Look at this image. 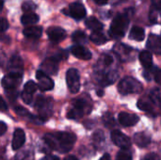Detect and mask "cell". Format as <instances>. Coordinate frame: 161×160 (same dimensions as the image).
I'll return each instance as SVG.
<instances>
[{
    "label": "cell",
    "mask_w": 161,
    "mask_h": 160,
    "mask_svg": "<svg viewBox=\"0 0 161 160\" xmlns=\"http://www.w3.org/2000/svg\"><path fill=\"white\" fill-rule=\"evenodd\" d=\"M25 141V132L18 128L14 131L13 134V139H12V149L13 150H18L20 149Z\"/></svg>",
    "instance_id": "19"
},
{
    "label": "cell",
    "mask_w": 161,
    "mask_h": 160,
    "mask_svg": "<svg viewBox=\"0 0 161 160\" xmlns=\"http://www.w3.org/2000/svg\"><path fill=\"white\" fill-rule=\"evenodd\" d=\"M24 35L28 38V39H39L42 34V28L41 26H29V27H25L23 31Z\"/></svg>",
    "instance_id": "21"
},
{
    "label": "cell",
    "mask_w": 161,
    "mask_h": 160,
    "mask_svg": "<svg viewBox=\"0 0 161 160\" xmlns=\"http://www.w3.org/2000/svg\"><path fill=\"white\" fill-rule=\"evenodd\" d=\"M92 141L94 146L98 149L101 148V146L104 145L105 143V134L101 130H97L93 133L92 135Z\"/></svg>",
    "instance_id": "27"
},
{
    "label": "cell",
    "mask_w": 161,
    "mask_h": 160,
    "mask_svg": "<svg viewBox=\"0 0 161 160\" xmlns=\"http://www.w3.org/2000/svg\"><path fill=\"white\" fill-rule=\"evenodd\" d=\"M37 8V5L33 2V1H25L22 5V9L25 12V13H29V12H33L35 9Z\"/></svg>",
    "instance_id": "32"
},
{
    "label": "cell",
    "mask_w": 161,
    "mask_h": 160,
    "mask_svg": "<svg viewBox=\"0 0 161 160\" xmlns=\"http://www.w3.org/2000/svg\"><path fill=\"white\" fill-rule=\"evenodd\" d=\"M155 79L158 83L160 82V71H159V69H158L156 74H155Z\"/></svg>",
    "instance_id": "43"
},
{
    "label": "cell",
    "mask_w": 161,
    "mask_h": 160,
    "mask_svg": "<svg viewBox=\"0 0 161 160\" xmlns=\"http://www.w3.org/2000/svg\"><path fill=\"white\" fill-rule=\"evenodd\" d=\"M7 131V125L5 123L0 122V136H2Z\"/></svg>",
    "instance_id": "41"
},
{
    "label": "cell",
    "mask_w": 161,
    "mask_h": 160,
    "mask_svg": "<svg viewBox=\"0 0 161 160\" xmlns=\"http://www.w3.org/2000/svg\"><path fill=\"white\" fill-rule=\"evenodd\" d=\"M129 25V18L125 14H118L112 21L110 25V34L114 38H122L125 36Z\"/></svg>",
    "instance_id": "4"
},
{
    "label": "cell",
    "mask_w": 161,
    "mask_h": 160,
    "mask_svg": "<svg viewBox=\"0 0 161 160\" xmlns=\"http://www.w3.org/2000/svg\"><path fill=\"white\" fill-rule=\"evenodd\" d=\"M8 28V22L5 19L0 17V32H4Z\"/></svg>",
    "instance_id": "37"
},
{
    "label": "cell",
    "mask_w": 161,
    "mask_h": 160,
    "mask_svg": "<svg viewBox=\"0 0 161 160\" xmlns=\"http://www.w3.org/2000/svg\"><path fill=\"white\" fill-rule=\"evenodd\" d=\"M15 111L19 114V115H21V116H30V114H29V112L25 109V108H22V107H18V108H15Z\"/></svg>",
    "instance_id": "38"
},
{
    "label": "cell",
    "mask_w": 161,
    "mask_h": 160,
    "mask_svg": "<svg viewBox=\"0 0 161 160\" xmlns=\"http://www.w3.org/2000/svg\"><path fill=\"white\" fill-rule=\"evenodd\" d=\"M140 60L142 65L145 68V70L153 67V58L152 54L149 51H142L140 54Z\"/></svg>",
    "instance_id": "24"
},
{
    "label": "cell",
    "mask_w": 161,
    "mask_h": 160,
    "mask_svg": "<svg viewBox=\"0 0 161 160\" xmlns=\"http://www.w3.org/2000/svg\"><path fill=\"white\" fill-rule=\"evenodd\" d=\"M71 52H72V54H73L75 58H79V59L89 60V59L92 58V53H91L86 47H84V46H82V45L76 44V45L73 46V47L71 48Z\"/></svg>",
    "instance_id": "17"
},
{
    "label": "cell",
    "mask_w": 161,
    "mask_h": 160,
    "mask_svg": "<svg viewBox=\"0 0 161 160\" xmlns=\"http://www.w3.org/2000/svg\"><path fill=\"white\" fill-rule=\"evenodd\" d=\"M116 160H132V154L129 149H122L118 153Z\"/></svg>",
    "instance_id": "34"
},
{
    "label": "cell",
    "mask_w": 161,
    "mask_h": 160,
    "mask_svg": "<svg viewBox=\"0 0 161 160\" xmlns=\"http://www.w3.org/2000/svg\"><path fill=\"white\" fill-rule=\"evenodd\" d=\"M150 100L154 105H160V90L158 88L152 91L150 94Z\"/></svg>",
    "instance_id": "33"
},
{
    "label": "cell",
    "mask_w": 161,
    "mask_h": 160,
    "mask_svg": "<svg viewBox=\"0 0 161 160\" xmlns=\"http://www.w3.org/2000/svg\"><path fill=\"white\" fill-rule=\"evenodd\" d=\"M137 106L141 110L143 111H152L154 108V104L150 99H142L138 102Z\"/></svg>",
    "instance_id": "29"
},
{
    "label": "cell",
    "mask_w": 161,
    "mask_h": 160,
    "mask_svg": "<svg viewBox=\"0 0 161 160\" xmlns=\"http://www.w3.org/2000/svg\"><path fill=\"white\" fill-rule=\"evenodd\" d=\"M22 75L17 74H8L2 79V86L6 90H15L22 82Z\"/></svg>",
    "instance_id": "8"
},
{
    "label": "cell",
    "mask_w": 161,
    "mask_h": 160,
    "mask_svg": "<svg viewBox=\"0 0 161 160\" xmlns=\"http://www.w3.org/2000/svg\"><path fill=\"white\" fill-rule=\"evenodd\" d=\"M8 109V106L6 104V102L4 101V99L0 96V110L1 111H6Z\"/></svg>",
    "instance_id": "40"
},
{
    "label": "cell",
    "mask_w": 161,
    "mask_h": 160,
    "mask_svg": "<svg viewBox=\"0 0 161 160\" xmlns=\"http://www.w3.org/2000/svg\"><path fill=\"white\" fill-rule=\"evenodd\" d=\"M47 35L53 42H59L66 38V31L59 26H51L47 29Z\"/></svg>",
    "instance_id": "13"
},
{
    "label": "cell",
    "mask_w": 161,
    "mask_h": 160,
    "mask_svg": "<svg viewBox=\"0 0 161 160\" xmlns=\"http://www.w3.org/2000/svg\"><path fill=\"white\" fill-rule=\"evenodd\" d=\"M23 71H24V63L22 58L19 56H13L8 62V73L23 74Z\"/></svg>",
    "instance_id": "15"
},
{
    "label": "cell",
    "mask_w": 161,
    "mask_h": 160,
    "mask_svg": "<svg viewBox=\"0 0 161 160\" xmlns=\"http://www.w3.org/2000/svg\"><path fill=\"white\" fill-rule=\"evenodd\" d=\"M118 91L123 95H127L131 93H140L142 91V85L136 78L131 76H126L120 81L118 85Z\"/></svg>",
    "instance_id": "5"
},
{
    "label": "cell",
    "mask_w": 161,
    "mask_h": 160,
    "mask_svg": "<svg viewBox=\"0 0 161 160\" xmlns=\"http://www.w3.org/2000/svg\"><path fill=\"white\" fill-rule=\"evenodd\" d=\"M21 22L24 25H31L39 22V16L34 12L25 13L21 18Z\"/></svg>",
    "instance_id": "26"
},
{
    "label": "cell",
    "mask_w": 161,
    "mask_h": 160,
    "mask_svg": "<svg viewBox=\"0 0 161 160\" xmlns=\"http://www.w3.org/2000/svg\"><path fill=\"white\" fill-rule=\"evenodd\" d=\"M64 160H78L75 157H74V156H69V157H67Z\"/></svg>",
    "instance_id": "46"
},
{
    "label": "cell",
    "mask_w": 161,
    "mask_h": 160,
    "mask_svg": "<svg viewBox=\"0 0 161 160\" xmlns=\"http://www.w3.org/2000/svg\"><path fill=\"white\" fill-rule=\"evenodd\" d=\"M3 7H4V0H0V11L2 10Z\"/></svg>",
    "instance_id": "47"
},
{
    "label": "cell",
    "mask_w": 161,
    "mask_h": 160,
    "mask_svg": "<svg viewBox=\"0 0 161 160\" xmlns=\"http://www.w3.org/2000/svg\"><path fill=\"white\" fill-rule=\"evenodd\" d=\"M72 38H73V41L75 42L78 43V45H81L82 43H85L87 41V36L81 30H77V31L74 32Z\"/></svg>",
    "instance_id": "30"
},
{
    "label": "cell",
    "mask_w": 161,
    "mask_h": 160,
    "mask_svg": "<svg viewBox=\"0 0 161 160\" xmlns=\"http://www.w3.org/2000/svg\"><path fill=\"white\" fill-rule=\"evenodd\" d=\"M0 160H3V159H2V158H1V157H0Z\"/></svg>",
    "instance_id": "48"
},
{
    "label": "cell",
    "mask_w": 161,
    "mask_h": 160,
    "mask_svg": "<svg viewBox=\"0 0 161 160\" xmlns=\"http://www.w3.org/2000/svg\"><path fill=\"white\" fill-rule=\"evenodd\" d=\"M118 120H119V123L123 126L129 127V126L135 125L140 121V118L136 114H132V113L130 114L127 112H121L119 114Z\"/></svg>",
    "instance_id": "14"
},
{
    "label": "cell",
    "mask_w": 161,
    "mask_h": 160,
    "mask_svg": "<svg viewBox=\"0 0 161 160\" xmlns=\"http://www.w3.org/2000/svg\"><path fill=\"white\" fill-rule=\"evenodd\" d=\"M92 105L90 98H86L84 96L75 99L73 102V106L71 110L68 112V118L77 120L82 118L85 114H89L92 111Z\"/></svg>",
    "instance_id": "3"
},
{
    "label": "cell",
    "mask_w": 161,
    "mask_h": 160,
    "mask_svg": "<svg viewBox=\"0 0 161 160\" xmlns=\"http://www.w3.org/2000/svg\"><path fill=\"white\" fill-rule=\"evenodd\" d=\"M42 160H59V158H58V157H55V156H51V155H49V156H46V157H42Z\"/></svg>",
    "instance_id": "42"
},
{
    "label": "cell",
    "mask_w": 161,
    "mask_h": 160,
    "mask_svg": "<svg viewBox=\"0 0 161 160\" xmlns=\"http://www.w3.org/2000/svg\"><path fill=\"white\" fill-rule=\"evenodd\" d=\"M37 84L33 81H28L24 88V91L22 92V99L25 104H30L32 102L33 94L37 90Z\"/></svg>",
    "instance_id": "16"
},
{
    "label": "cell",
    "mask_w": 161,
    "mask_h": 160,
    "mask_svg": "<svg viewBox=\"0 0 161 160\" xmlns=\"http://www.w3.org/2000/svg\"><path fill=\"white\" fill-rule=\"evenodd\" d=\"M35 108L38 111L41 122L47 120L53 112V104L50 99L43 96H39L35 103Z\"/></svg>",
    "instance_id": "6"
},
{
    "label": "cell",
    "mask_w": 161,
    "mask_h": 160,
    "mask_svg": "<svg viewBox=\"0 0 161 160\" xmlns=\"http://www.w3.org/2000/svg\"><path fill=\"white\" fill-rule=\"evenodd\" d=\"M58 69V58L56 57L46 58L41 65V70L45 74H56Z\"/></svg>",
    "instance_id": "9"
},
{
    "label": "cell",
    "mask_w": 161,
    "mask_h": 160,
    "mask_svg": "<svg viewBox=\"0 0 161 160\" xmlns=\"http://www.w3.org/2000/svg\"><path fill=\"white\" fill-rule=\"evenodd\" d=\"M129 38L134 40V41H142L144 40L145 38V32H144V29L142 28L141 26H133L131 28V31H130V34H129Z\"/></svg>",
    "instance_id": "25"
},
{
    "label": "cell",
    "mask_w": 161,
    "mask_h": 160,
    "mask_svg": "<svg viewBox=\"0 0 161 160\" xmlns=\"http://www.w3.org/2000/svg\"><path fill=\"white\" fill-rule=\"evenodd\" d=\"M64 13H68L69 16L73 17L75 20H80L83 19L86 16V8L85 7L79 3V2H74L72 4H70L69 8H68V12H64Z\"/></svg>",
    "instance_id": "11"
},
{
    "label": "cell",
    "mask_w": 161,
    "mask_h": 160,
    "mask_svg": "<svg viewBox=\"0 0 161 160\" xmlns=\"http://www.w3.org/2000/svg\"><path fill=\"white\" fill-rule=\"evenodd\" d=\"M114 50L117 54V56L124 59V60H126V59H129L130 58V54H132L133 52V49L128 47L127 45H125V44H117L115 45L114 47Z\"/></svg>",
    "instance_id": "20"
},
{
    "label": "cell",
    "mask_w": 161,
    "mask_h": 160,
    "mask_svg": "<svg viewBox=\"0 0 161 160\" xmlns=\"http://www.w3.org/2000/svg\"><path fill=\"white\" fill-rule=\"evenodd\" d=\"M147 47L154 53L159 55L161 53L160 37L156 34H150L147 41Z\"/></svg>",
    "instance_id": "18"
},
{
    "label": "cell",
    "mask_w": 161,
    "mask_h": 160,
    "mask_svg": "<svg viewBox=\"0 0 161 160\" xmlns=\"http://www.w3.org/2000/svg\"><path fill=\"white\" fill-rule=\"evenodd\" d=\"M91 41L95 43V44H104L107 42L108 39L107 37L101 32V31H96V32H92L91 34V37H90Z\"/></svg>",
    "instance_id": "28"
},
{
    "label": "cell",
    "mask_w": 161,
    "mask_h": 160,
    "mask_svg": "<svg viewBox=\"0 0 161 160\" xmlns=\"http://www.w3.org/2000/svg\"><path fill=\"white\" fill-rule=\"evenodd\" d=\"M103 120H104V124L108 127H111V126H113L115 124L114 119H113V117H112V115L110 113H106V115L104 116Z\"/></svg>",
    "instance_id": "36"
},
{
    "label": "cell",
    "mask_w": 161,
    "mask_h": 160,
    "mask_svg": "<svg viewBox=\"0 0 161 160\" xmlns=\"http://www.w3.org/2000/svg\"><path fill=\"white\" fill-rule=\"evenodd\" d=\"M111 140L115 145L119 146L122 149H129L131 146V141L129 138L124 133H122L121 131H118V130L112 131Z\"/></svg>",
    "instance_id": "10"
},
{
    "label": "cell",
    "mask_w": 161,
    "mask_h": 160,
    "mask_svg": "<svg viewBox=\"0 0 161 160\" xmlns=\"http://www.w3.org/2000/svg\"><path fill=\"white\" fill-rule=\"evenodd\" d=\"M100 160H110V156H109L108 154H105V155L100 158Z\"/></svg>",
    "instance_id": "45"
},
{
    "label": "cell",
    "mask_w": 161,
    "mask_h": 160,
    "mask_svg": "<svg viewBox=\"0 0 161 160\" xmlns=\"http://www.w3.org/2000/svg\"><path fill=\"white\" fill-rule=\"evenodd\" d=\"M159 10L160 9H158L155 7H152L151 8V10H150V21H151L152 24H157V22H158V16L159 14Z\"/></svg>",
    "instance_id": "35"
},
{
    "label": "cell",
    "mask_w": 161,
    "mask_h": 160,
    "mask_svg": "<svg viewBox=\"0 0 161 160\" xmlns=\"http://www.w3.org/2000/svg\"><path fill=\"white\" fill-rule=\"evenodd\" d=\"M85 25H87V27L91 30H92L93 32H96V31H101L103 29V24L95 17H89L86 22H85Z\"/></svg>",
    "instance_id": "23"
},
{
    "label": "cell",
    "mask_w": 161,
    "mask_h": 160,
    "mask_svg": "<svg viewBox=\"0 0 161 160\" xmlns=\"http://www.w3.org/2000/svg\"><path fill=\"white\" fill-rule=\"evenodd\" d=\"M15 160H34V154L29 150H25L16 155Z\"/></svg>",
    "instance_id": "31"
},
{
    "label": "cell",
    "mask_w": 161,
    "mask_h": 160,
    "mask_svg": "<svg viewBox=\"0 0 161 160\" xmlns=\"http://www.w3.org/2000/svg\"><path fill=\"white\" fill-rule=\"evenodd\" d=\"M66 82L69 91L72 93H76L80 90V76L76 69H69L66 74Z\"/></svg>",
    "instance_id": "7"
},
{
    "label": "cell",
    "mask_w": 161,
    "mask_h": 160,
    "mask_svg": "<svg viewBox=\"0 0 161 160\" xmlns=\"http://www.w3.org/2000/svg\"><path fill=\"white\" fill-rule=\"evenodd\" d=\"M36 77L38 80V86L41 91H50L54 88V81L49 77V75L45 74L42 71H38L36 73Z\"/></svg>",
    "instance_id": "12"
},
{
    "label": "cell",
    "mask_w": 161,
    "mask_h": 160,
    "mask_svg": "<svg viewBox=\"0 0 161 160\" xmlns=\"http://www.w3.org/2000/svg\"><path fill=\"white\" fill-rule=\"evenodd\" d=\"M43 141L49 148L59 153H67L73 148L76 138L72 133L57 132L46 134L43 138Z\"/></svg>",
    "instance_id": "2"
},
{
    "label": "cell",
    "mask_w": 161,
    "mask_h": 160,
    "mask_svg": "<svg viewBox=\"0 0 161 160\" xmlns=\"http://www.w3.org/2000/svg\"><path fill=\"white\" fill-rule=\"evenodd\" d=\"M94 2L98 5H105L108 2V0H94Z\"/></svg>",
    "instance_id": "44"
},
{
    "label": "cell",
    "mask_w": 161,
    "mask_h": 160,
    "mask_svg": "<svg viewBox=\"0 0 161 160\" xmlns=\"http://www.w3.org/2000/svg\"><path fill=\"white\" fill-rule=\"evenodd\" d=\"M118 65L114 58L108 54L101 56L94 66L95 80L103 86L112 84L118 77Z\"/></svg>",
    "instance_id": "1"
},
{
    "label": "cell",
    "mask_w": 161,
    "mask_h": 160,
    "mask_svg": "<svg viewBox=\"0 0 161 160\" xmlns=\"http://www.w3.org/2000/svg\"><path fill=\"white\" fill-rule=\"evenodd\" d=\"M134 141L137 144V146L143 148V147H146L151 142V138L145 132H140L134 136Z\"/></svg>",
    "instance_id": "22"
},
{
    "label": "cell",
    "mask_w": 161,
    "mask_h": 160,
    "mask_svg": "<svg viewBox=\"0 0 161 160\" xmlns=\"http://www.w3.org/2000/svg\"><path fill=\"white\" fill-rule=\"evenodd\" d=\"M142 160H159V157L156 154H149L145 156Z\"/></svg>",
    "instance_id": "39"
}]
</instances>
